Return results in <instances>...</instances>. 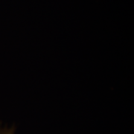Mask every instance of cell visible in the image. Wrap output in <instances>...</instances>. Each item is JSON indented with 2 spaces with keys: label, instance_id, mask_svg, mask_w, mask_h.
Here are the masks:
<instances>
[{
  "label": "cell",
  "instance_id": "cell-1",
  "mask_svg": "<svg viewBox=\"0 0 134 134\" xmlns=\"http://www.w3.org/2000/svg\"><path fill=\"white\" fill-rule=\"evenodd\" d=\"M15 127H6L0 129V134H15Z\"/></svg>",
  "mask_w": 134,
  "mask_h": 134
}]
</instances>
